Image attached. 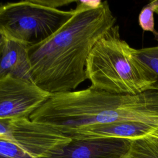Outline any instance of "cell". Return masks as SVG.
<instances>
[{
  "mask_svg": "<svg viewBox=\"0 0 158 158\" xmlns=\"http://www.w3.org/2000/svg\"><path fill=\"white\" fill-rule=\"evenodd\" d=\"M78 2L56 32L28 48L31 80L50 94L72 91L88 79V57L116 22L107 1Z\"/></svg>",
  "mask_w": 158,
  "mask_h": 158,
  "instance_id": "obj_1",
  "label": "cell"
},
{
  "mask_svg": "<svg viewBox=\"0 0 158 158\" xmlns=\"http://www.w3.org/2000/svg\"><path fill=\"white\" fill-rule=\"evenodd\" d=\"M121 38L120 27H111L96 43L86 65L91 88L117 94L156 91V79Z\"/></svg>",
  "mask_w": 158,
  "mask_h": 158,
  "instance_id": "obj_2",
  "label": "cell"
},
{
  "mask_svg": "<svg viewBox=\"0 0 158 158\" xmlns=\"http://www.w3.org/2000/svg\"><path fill=\"white\" fill-rule=\"evenodd\" d=\"M46 6L41 0L0 4V35L5 39L27 44L40 43L56 32L73 15Z\"/></svg>",
  "mask_w": 158,
  "mask_h": 158,
  "instance_id": "obj_3",
  "label": "cell"
},
{
  "mask_svg": "<svg viewBox=\"0 0 158 158\" xmlns=\"http://www.w3.org/2000/svg\"><path fill=\"white\" fill-rule=\"evenodd\" d=\"M0 137L16 143L38 158L57 152L72 140L55 127L29 118H0Z\"/></svg>",
  "mask_w": 158,
  "mask_h": 158,
  "instance_id": "obj_4",
  "label": "cell"
},
{
  "mask_svg": "<svg viewBox=\"0 0 158 158\" xmlns=\"http://www.w3.org/2000/svg\"><path fill=\"white\" fill-rule=\"evenodd\" d=\"M51 94L32 81L10 75L0 77V118H29Z\"/></svg>",
  "mask_w": 158,
  "mask_h": 158,
  "instance_id": "obj_5",
  "label": "cell"
},
{
  "mask_svg": "<svg viewBox=\"0 0 158 158\" xmlns=\"http://www.w3.org/2000/svg\"><path fill=\"white\" fill-rule=\"evenodd\" d=\"M130 143L122 138L72 139L57 152L42 158H125Z\"/></svg>",
  "mask_w": 158,
  "mask_h": 158,
  "instance_id": "obj_6",
  "label": "cell"
},
{
  "mask_svg": "<svg viewBox=\"0 0 158 158\" xmlns=\"http://www.w3.org/2000/svg\"><path fill=\"white\" fill-rule=\"evenodd\" d=\"M158 125L139 122H118L94 125L80 130L71 139L113 138L134 140L151 135Z\"/></svg>",
  "mask_w": 158,
  "mask_h": 158,
  "instance_id": "obj_7",
  "label": "cell"
},
{
  "mask_svg": "<svg viewBox=\"0 0 158 158\" xmlns=\"http://www.w3.org/2000/svg\"><path fill=\"white\" fill-rule=\"evenodd\" d=\"M28 46L4 38L0 57V77L10 75L31 80Z\"/></svg>",
  "mask_w": 158,
  "mask_h": 158,
  "instance_id": "obj_8",
  "label": "cell"
},
{
  "mask_svg": "<svg viewBox=\"0 0 158 158\" xmlns=\"http://www.w3.org/2000/svg\"><path fill=\"white\" fill-rule=\"evenodd\" d=\"M135 55L155 76L156 91H158V45L152 47L135 49Z\"/></svg>",
  "mask_w": 158,
  "mask_h": 158,
  "instance_id": "obj_9",
  "label": "cell"
},
{
  "mask_svg": "<svg viewBox=\"0 0 158 158\" xmlns=\"http://www.w3.org/2000/svg\"><path fill=\"white\" fill-rule=\"evenodd\" d=\"M158 7V0L152 1L145 6L141 10L138 16V22L141 28L146 31L153 33L158 40V31L155 29L154 13Z\"/></svg>",
  "mask_w": 158,
  "mask_h": 158,
  "instance_id": "obj_10",
  "label": "cell"
},
{
  "mask_svg": "<svg viewBox=\"0 0 158 158\" xmlns=\"http://www.w3.org/2000/svg\"><path fill=\"white\" fill-rule=\"evenodd\" d=\"M0 155L6 158H38L16 143L0 137Z\"/></svg>",
  "mask_w": 158,
  "mask_h": 158,
  "instance_id": "obj_11",
  "label": "cell"
},
{
  "mask_svg": "<svg viewBox=\"0 0 158 158\" xmlns=\"http://www.w3.org/2000/svg\"><path fill=\"white\" fill-rule=\"evenodd\" d=\"M151 135H152L153 136H154L158 138V127L154 130V131Z\"/></svg>",
  "mask_w": 158,
  "mask_h": 158,
  "instance_id": "obj_12",
  "label": "cell"
},
{
  "mask_svg": "<svg viewBox=\"0 0 158 158\" xmlns=\"http://www.w3.org/2000/svg\"><path fill=\"white\" fill-rule=\"evenodd\" d=\"M155 13H156L157 14H158V7H157V8L156 9V10H155Z\"/></svg>",
  "mask_w": 158,
  "mask_h": 158,
  "instance_id": "obj_13",
  "label": "cell"
},
{
  "mask_svg": "<svg viewBox=\"0 0 158 158\" xmlns=\"http://www.w3.org/2000/svg\"><path fill=\"white\" fill-rule=\"evenodd\" d=\"M0 158H6V157H3V156H2L1 155H0Z\"/></svg>",
  "mask_w": 158,
  "mask_h": 158,
  "instance_id": "obj_14",
  "label": "cell"
},
{
  "mask_svg": "<svg viewBox=\"0 0 158 158\" xmlns=\"http://www.w3.org/2000/svg\"><path fill=\"white\" fill-rule=\"evenodd\" d=\"M1 51H2V50L0 51V57H1Z\"/></svg>",
  "mask_w": 158,
  "mask_h": 158,
  "instance_id": "obj_15",
  "label": "cell"
},
{
  "mask_svg": "<svg viewBox=\"0 0 158 158\" xmlns=\"http://www.w3.org/2000/svg\"><path fill=\"white\" fill-rule=\"evenodd\" d=\"M125 158H129V157H128V156H127H127H126V157H125Z\"/></svg>",
  "mask_w": 158,
  "mask_h": 158,
  "instance_id": "obj_16",
  "label": "cell"
}]
</instances>
